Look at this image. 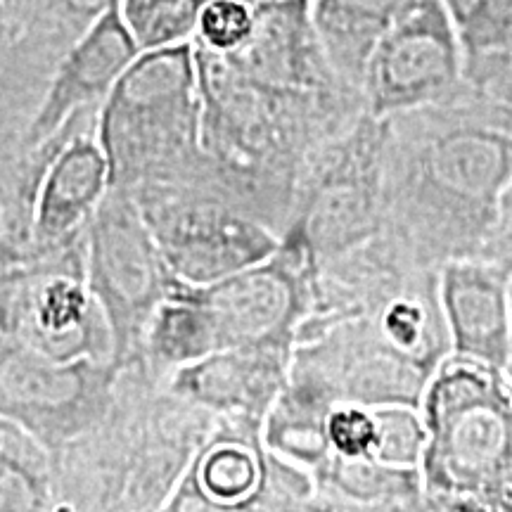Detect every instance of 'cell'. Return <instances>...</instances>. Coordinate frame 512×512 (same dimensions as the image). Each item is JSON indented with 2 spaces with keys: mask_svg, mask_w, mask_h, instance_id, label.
<instances>
[{
  "mask_svg": "<svg viewBox=\"0 0 512 512\" xmlns=\"http://www.w3.org/2000/svg\"><path fill=\"white\" fill-rule=\"evenodd\" d=\"M292 344L214 351L169 377V387L219 418L264 422L290 375Z\"/></svg>",
  "mask_w": 512,
  "mask_h": 512,
  "instance_id": "d6986e66",
  "label": "cell"
},
{
  "mask_svg": "<svg viewBox=\"0 0 512 512\" xmlns=\"http://www.w3.org/2000/svg\"><path fill=\"white\" fill-rule=\"evenodd\" d=\"M313 510L427 512L420 467H401L375 456H332L313 475Z\"/></svg>",
  "mask_w": 512,
  "mask_h": 512,
  "instance_id": "ffe728a7",
  "label": "cell"
},
{
  "mask_svg": "<svg viewBox=\"0 0 512 512\" xmlns=\"http://www.w3.org/2000/svg\"><path fill=\"white\" fill-rule=\"evenodd\" d=\"M121 17L140 50L176 46L195 38L200 0H119Z\"/></svg>",
  "mask_w": 512,
  "mask_h": 512,
  "instance_id": "4316f807",
  "label": "cell"
},
{
  "mask_svg": "<svg viewBox=\"0 0 512 512\" xmlns=\"http://www.w3.org/2000/svg\"><path fill=\"white\" fill-rule=\"evenodd\" d=\"M503 83H512V55H510V60H508V64H505V69H503L501 79H498L496 83H491V86H484V88H494V86H503ZM472 88H475V86H472Z\"/></svg>",
  "mask_w": 512,
  "mask_h": 512,
  "instance_id": "d6a6232c",
  "label": "cell"
},
{
  "mask_svg": "<svg viewBox=\"0 0 512 512\" xmlns=\"http://www.w3.org/2000/svg\"><path fill=\"white\" fill-rule=\"evenodd\" d=\"M375 448L373 456L382 463L418 467L427 441L425 422L415 406H377L375 408Z\"/></svg>",
  "mask_w": 512,
  "mask_h": 512,
  "instance_id": "83f0119b",
  "label": "cell"
},
{
  "mask_svg": "<svg viewBox=\"0 0 512 512\" xmlns=\"http://www.w3.org/2000/svg\"><path fill=\"white\" fill-rule=\"evenodd\" d=\"M0 335L60 361H112V332L86 275V235L0 266Z\"/></svg>",
  "mask_w": 512,
  "mask_h": 512,
  "instance_id": "8992f818",
  "label": "cell"
},
{
  "mask_svg": "<svg viewBox=\"0 0 512 512\" xmlns=\"http://www.w3.org/2000/svg\"><path fill=\"white\" fill-rule=\"evenodd\" d=\"M510 320H512V283H510ZM505 373L512 380V332H510V351H508V361H505Z\"/></svg>",
  "mask_w": 512,
  "mask_h": 512,
  "instance_id": "836d02e7",
  "label": "cell"
},
{
  "mask_svg": "<svg viewBox=\"0 0 512 512\" xmlns=\"http://www.w3.org/2000/svg\"><path fill=\"white\" fill-rule=\"evenodd\" d=\"M50 79L53 69L24 43L8 3L0 0V143L24 138Z\"/></svg>",
  "mask_w": 512,
  "mask_h": 512,
  "instance_id": "603a6c76",
  "label": "cell"
},
{
  "mask_svg": "<svg viewBox=\"0 0 512 512\" xmlns=\"http://www.w3.org/2000/svg\"><path fill=\"white\" fill-rule=\"evenodd\" d=\"M219 415L147 377L136 406L133 465L121 512H162Z\"/></svg>",
  "mask_w": 512,
  "mask_h": 512,
  "instance_id": "9a60e30c",
  "label": "cell"
},
{
  "mask_svg": "<svg viewBox=\"0 0 512 512\" xmlns=\"http://www.w3.org/2000/svg\"><path fill=\"white\" fill-rule=\"evenodd\" d=\"M219 351V339L211 328L207 311L202 309L178 280L176 290L155 311L145 332L143 361L157 380L169 377L190 363Z\"/></svg>",
  "mask_w": 512,
  "mask_h": 512,
  "instance_id": "7402d4cb",
  "label": "cell"
},
{
  "mask_svg": "<svg viewBox=\"0 0 512 512\" xmlns=\"http://www.w3.org/2000/svg\"><path fill=\"white\" fill-rule=\"evenodd\" d=\"M463 46L444 0H411L366 64L361 95L375 119L439 105L463 91Z\"/></svg>",
  "mask_w": 512,
  "mask_h": 512,
  "instance_id": "8fae6325",
  "label": "cell"
},
{
  "mask_svg": "<svg viewBox=\"0 0 512 512\" xmlns=\"http://www.w3.org/2000/svg\"><path fill=\"white\" fill-rule=\"evenodd\" d=\"M117 375L112 361H60L0 335V418L55 451L107 413Z\"/></svg>",
  "mask_w": 512,
  "mask_h": 512,
  "instance_id": "30bf717a",
  "label": "cell"
},
{
  "mask_svg": "<svg viewBox=\"0 0 512 512\" xmlns=\"http://www.w3.org/2000/svg\"><path fill=\"white\" fill-rule=\"evenodd\" d=\"M17 145V143H15ZM8 147H12V145H0V152H5V150H8Z\"/></svg>",
  "mask_w": 512,
  "mask_h": 512,
  "instance_id": "e575fe53",
  "label": "cell"
},
{
  "mask_svg": "<svg viewBox=\"0 0 512 512\" xmlns=\"http://www.w3.org/2000/svg\"><path fill=\"white\" fill-rule=\"evenodd\" d=\"M143 53L131 29L121 17L119 3L112 5L55 67L41 105L31 117L24 145H38L81 110H100L107 95L126 72V67Z\"/></svg>",
  "mask_w": 512,
  "mask_h": 512,
  "instance_id": "e0dca14e",
  "label": "cell"
},
{
  "mask_svg": "<svg viewBox=\"0 0 512 512\" xmlns=\"http://www.w3.org/2000/svg\"><path fill=\"white\" fill-rule=\"evenodd\" d=\"M86 275L110 325L112 363L117 368L140 363L147 325L176 290L178 278L152 238L136 197L124 188L107 190L88 223Z\"/></svg>",
  "mask_w": 512,
  "mask_h": 512,
  "instance_id": "52a82bcc",
  "label": "cell"
},
{
  "mask_svg": "<svg viewBox=\"0 0 512 512\" xmlns=\"http://www.w3.org/2000/svg\"><path fill=\"white\" fill-rule=\"evenodd\" d=\"M316 484L264 441V422L219 418L166 512L313 510Z\"/></svg>",
  "mask_w": 512,
  "mask_h": 512,
  "instance_id": "9c48e42d",
  "label": "cell"
},
{
  "mask_svg": "<svg viewBox=\"0 0 512 512\" xmlns=\"http://www.w3.org/2000/svg\"><path fill=\"white\" fill-rule=\"evenodd\" d=\"M316 264L304 247L280 238L268 259L207 285L183 290L207 311L219 351L245 344H292L311 311Z\"/></svg>",
  "mask_w": 512,
  "mask_h": 512,
  "instance_id": "7c38bea8",
  "label": "cell"
},
{
  "mask_svg": "<svg viewBox=\"0 0 512 512\" xmlns=\"http://www.w3.org/2000/svg\"><path fill=\"white\" fill-rule=\"evenodd\" d=\"M226 55L254 81L297 98L361 107L363 95L332 67L313 27L311 0H259L245 43Z\"/></svg>",
  "mask_w": 512,
  "mask_h": 512,
  "instance_id": "5bb4252c",
  "label": "cell"
},
{
  "mask_svg": "<svg viewBox=\"0 0 512 512\" xmlns=\"http://www.w3.org/2000/svg\"><path fill=\"white\" fill-rule=\"evenodd\" d=\"M508 268L489 256H460L439 268V302L451 354L505 368L510 351Z\"/></svg>",
  "mask_w": 512,
  "mask_h": 512,
  "instance_id": "ac0fdd59",
  "label": "cell"
},
{
  "mask_svg": "<svg viewBox=\"0 0 512 512\" xmlns=\"http://www.w3.org/2000/svg\"><path fill=\"white\" fill-rule=\"evenodd\" d=\"M152 373L145 363L119 368L112 406L93 427L50 451L55 512H121L133 465L136 406Z\"/></svg>",
  "mask_w": 512,
  "mask_h": 512,
  "instance_id": "4fadbf2b",
  "label": "cell"
},
{
  "mask_svg": "<svg viewBox=\"0 0 512 512\" xmlns=\"http://www.w3.org/2000/svg\"><path fill=\"white\" fill-rule=\"evenodd\" d=\"M467 88L475 93V98L484 107V112L489 114V119L512 136V83H503V86L494 88Z\"/></svg>",
  "mask_w": 512,
  "mask_h": 512,
  "instance_id": "1f68e13d",
  "label": "cell"
},
{
  "mask_svg": "<svg viewBox=\"0 0 512 512\" xmlns=\"http://www.w3.org/2000/svg\"><path fill=\"white\" fill-rule=\"evenodd\" d=\"M482 256L498 261V264L512 273V181L503 192L501 207H498V219L482 249Z\"/></svg>",
  "mask_w": 512,
  "mask_h": 512,
  "instance_id": "4dcf8cb0",
  "label": "cell"
},
{
  "mask_svg": "<svg viewBox=\"0 0 512 512\" xmlns=\"http://www.w3.org/2000/svg\"><path fill=\"white\" fill-rule=\"evenodd\" d=\"M411 0H311L313 27L335 72L361 91L366 64L384 31Z\"/></svg>",
  "mask_w": 512,
  "mask_h": 512,
  "instance_id": "44dd1931",
  "label": "cell"
},
{
  "mask_svg": "<svg viewBox=\"0 0 512 512\" xmlns=\"http://www.w3.org/2000/svg\"><path fill=\"white\" fill-rule=\"evenodd\" d=\"M382 138V119L363 114L306 157L280 238L304 247L316 266L382 230Z\"/></svg>",
  "mask_w": 512,
  "mask_h": 512,
  "instance_id": "5b68a950",
  "label": "cell"
},
{
  "mask_svg": "<svg viewBox=\"0 0 512 512\" xmlns=\"http://www.w3.org/2000/svg\"><path fill=\"white\" fill-rule=\"evenodd\" d=\"M98 112L74 114L67 136L46 166L36 195L34 252L81 240L110 190V164L95 136Z\"/></svg>",
  "mask_w": 512,
  "mask_h": 512,
  "instance_id": "2e32d148",
  "label": "cell"
},
{
  "mask_svg": "<svg viewBox=\"0 0 512 512\" xmlns=\"http://www.w3.org/2000/svg\"><path fill=\"white\" fill-rule=\"evenodd\" d=\"M427 512H512V380L503 368L448 354L420 401Z\"/></svg>",
  "mask_w": 512,
  "mask_h": 512,
  "instance_id": "3957f363",
  "label": "cell"
},
{
  "mask_svg": "<svg viewBox=\"0 0 512 512\" xmlns=\"http://www.w3.org/2000/svg\"><path fill=\"white\" fill-rule=\"evenodd\" d=\"M254 5L247 0H209L197 19L192 41L214 53H233L252 31Z\"/></svg>",
  "mask_w": 512,
  "mask_h": 512,
  "instance_id": "f1b7e54d",
  "label": "cell"
},
{
  "mask_svg": "<svg viewBox=\"0 0 512 512\" xmlns=\"http://www.w3.org/2000/svg\"><path fill=\"white\" fill-rule=\"evenodd\" d=\"M12 22L55 72V67L79 38L119 0H5Z\"/></svg>",
  "mask_w": 512,
  "mask_h": 512,
  "instance_id": "d4e9b609",
  "label": "cell"
},
{
  "mask_svg": "<svg viewBox=\"0 0 512 512\" xmlns=\"http://www.w3.org/2000/svg\"><path fill=\"white\" fill-rule=\"evenodd\" d=\"M178 280L207 285L271 256L280 235L190 183H150L128 190Z\"/></svg>",
  "mask_w": 512,
  "mask_h": 512,
  "instance_id": "ba28073f",
  "label": "cell"
},
{
  "mask_svg": "<svg viewBox=\"0 0 512 512\" xmlns=\"http://www.w3.org/2000/svg\"><path fill=\"white\" fill-rule=\"evenodd\" d=\"M247 3H252V5H254V3H259V0H247Z\"/></svg>",
  "mask_w": 512,
  "mask_h": 512,
  "instance_id": "d590c367",
  "label": "cell"
},
{
  "mask_svg": "<svg viewBox=\"0 0 512 512\" xmlns=\"http://www.w3.org/2000/svg\"><path fill=\"white\" fill-rule=\"evenodd\" d=\"M465 57V83L484 88L501 79L512 55V0H444Z\"/></svg>",
  "mask_w": 512,
  "mask_h": 512,
  "instance_id": "cb8c5ba5",
  "label": "cell"
},
{
  "mask_svg": "<svg viewBox=\"0 0 512 512\" xmlns=\"http://www.w3.org/2000/svg\"><path fill=\"white\" fill-rule=\"evenodd\" d=\"M200 114L195 43L143 50L98 112L95 136L110 164V188L195 181Z\"/></svg>",
  "mask_w": 512,
  "mask_h": 512,
  "instance_id": "277c9868",
  "label": "cell"
},
{
  "mask_svg": "<svg viewBox=\"0 0 512 512\" xmlns=\"http://www.w3.org/2000/svg\"><path fill=\"white\" fill-rule=\"evenodd\" d=\"M382 230L420 266L482 254L512 181V136L463 86L382 119Z\"/></svg>",
  "mask_w": 512,
  "mask_h": 512,
  "instance_id": "6da1fadb",
  "label": "cell"
},
{
  "mask_svg": "<svg viewBox=\"0 0 512 512\" xmlns=\"http://www.w3.org/2000/svg\"><path fill=\"white\" fill-rule=\"evenodd\" d=\"M332 456L361 458L373 456L375 448V408L358 403H335L325 420Z\"/></svg>",
  "mask_w": 512,
  "mask_h": 512,
  "instance_id": "f546056e",
  "label": "cell"
},
{
  "mask_svg": "<svg viewBox=\"0 0 512 512\" xmlns=\"http://www.w3.org/2000/svg\"><path fill=\"white\" fill-rule=\"evenodd\" d=\"M0 512H55L50 451L0 418Z\"/></svg>",
  "mask_w": 512,
  "mask_h": 512,
  "instance_id": "484cf974",
  "label": "cell"
},
{
  "mask_svg": "<svg viewBox=\"0 0 512 512\" xmlns=\"http://www.w3.org/2000/svg\"><path fill=\"white\" fill-rule=\"evenodd\" d=\"M195 60L202 98L200 166L190 185L214 192L283 235L306 157L368 112L275 91L200 43Z\"/></svg>",
  "mask_w": 512,
  "mask_h": 512,
  "instance_id": "7a4b0ae2",
  "label": "cell"
}]
</instances>
